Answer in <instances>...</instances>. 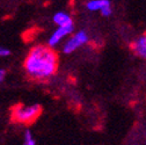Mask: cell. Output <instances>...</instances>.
<instances>
[{"instance_id": "7", "label": "cell", "mask_w": 146, "mask_h": 145, "mask_svg": "<svg viewBox=\"0 0 146 145\" xmlns=\"http://www.w3.org/2000/svg\"><path fill=\"white\" fill-rule=\"evenodd\" d=\"M108 3H109V0H90V1L87 3V8L93 12L100 11Z\"/></svg>"}, {"instance_id": "11", "label": "cell", "mask_w": 146, "mask_h": 145, "mask_svg": "<svg viewBox=\"0 0 146 145\" xmlns=\"http://www.w3.org/2000/svg\"><path fill=\"white\" fill-rule=\"evenodd\" d=\"M5 78V71L4 70H0V81H3Z\"/></svg>"}, {"instance_id": "9", "label": "cell", "mask_w": 146, "mask_h": 145, "mask_svg": "<svg viewBox=\"0 0 146 145\" xmlns=\"http://www.w3.org/2000/svg\"><path fill=\"white\" fill-rule=\"evenodd\" d=\"M35 143L36 142L34 140L30 131H26V134H25V144H27V145H35Z\"/></svg>"}, {"instance_id": "3", "label": "cell", "mask_w": 146, "mask_h": 145, "mask_svg": "<svg viewBox=\"0 0 146 145\" xmlns=\"http://www.w3.org/2000/svg\"><path fill=\"white\" fill-rule=\"evenodd\" d=\"M88 42V35L86 31L80 30L76 35H73L72 37L66 42L64 47V52L65 53H72L73 51H76L79 47L86 44Z\"/></svg>"}, {"instance_id": "10", "label": "cell", "mask_w": 146, "mask_h": 145, "mask_svg": "<svg viewBox=\"0 0 146 145\" xmlns=\"http://www.w3.org/2000/svg\"><path fill=\"white\" fill-rule=\"evenodd\" d=\"M7 55H9V51L0 47V56H7Z\"/></svg>"}, {"instance_id": "4", "label": "cell", "mask_w": 146, "mask_h": 145, "mask_svg": "<svg viewBox=\"0 0 146 145\" xmlns=\"http://www.w3.org/2000/svg\"><path fill=\"white\" fill-rule=\"evenodd\" d=\"M72 31H73V22L67 23V25H63V26H58L57 30L52 34V36H51L50 40H49V45L50 47L57 45L63 37L70 35Z\"/></svg>"}, {"instance_id": "5", "label": "cell", "mask_w": 146, "mask_h": 145, "mask_svg": "<svg viewBox=\"0 0 146 145\" xmlns=\"http://www.w3.org/2000/svg\"><path fill=\"white\" fill-rule=\"evenodd\" d=\"M131 48L138 56L146 59V34H144V35L140 36V37H138L132 43Z\"/></svg>"}, {"instance_id": "8", "label": "cell", "mask_w": 146, "mask_h": 145, "mask_svg": "<svg viewBox=\"0 0 146 145\" xmlns=\"http://www.w3.org/2000/svg\"><path fill=\"white\" fill-rule=\"evenodd\" d=\"M100 12H101V14L103 15V16H109L111 14V4H110V1H109L108 4H106L101 9H100Z\"/></svg>"}, {"instance_id": "1", "label": "cell", "mask_w": 146, "mask_h": 145, "mask_svg": "<svg viewBox=\"0 0 146 145\" xmlns=\"http://www.w3.org/2000/svg\"><path fill=\"white\" fill-rule=\"evenodd\" d=\"M58 57L50 47L37 45L30 50L25 61L27 74L36 81H44L51 78L57 71Z\"/></svg>"}, {"instance_id": "6", "label": "cell", "mask_w": 146, "mask_h": 145, "mask_svg": "<svg viewBox=\"0 0 146 145\" xmlns=\"http://www.w3.org/2000/svg\"><path fill=\"white\" fill-rule=\"evenodd\" d=\"M53 21L54 23H57L58 26H63V25H67V23H71L72 22V19L71 16L64 12H59V13H56L53 16Z\"/></svg>"}, {"instance_id": "2", "label": "cell", "mask_w": 146, "mask_h": 145, "mask_svg": "<svg viewBox=\"0 0 146 145\" xmlns=\"http://www.w3.org/2000/svg\"><path fill=\"white\" fill-rule=\"evenodd\" d=\"M42 114V107L40 104L33 106H23L17 104L12 108V120L16 123L29 125L34 123Z\"/></svg>"}]
</instances>
